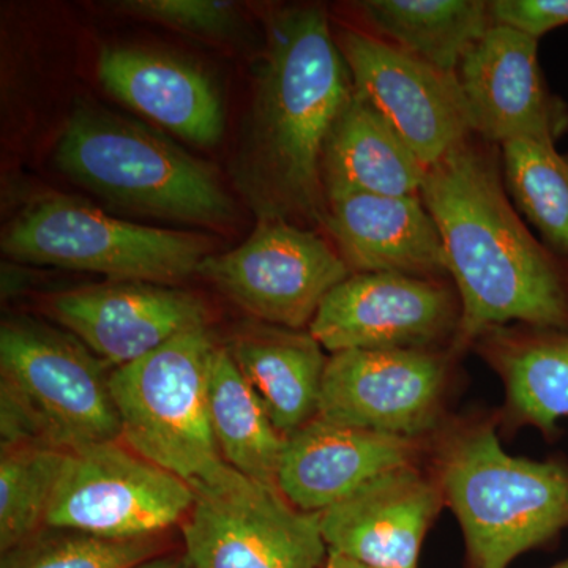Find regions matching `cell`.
<instances>
[{
	"instance_id": "obj_1",
	"label": "cell",
	"mask_w": 568,
	"mask_h": 568,
	"mask_svg": "<svg viewBox=\"0 0 568 568\" xmlns=\"http://www.w3.org/2000/svg\"><path fill=\"white\" fill-rule=\"evenodd\" d=\"M420 196L462 301L458 353L503 325L568 331V263L511 203L499 145L470 134L428 166Z\"/></svg>"
},
{
	"instance_id": "obj_2",
	"label": "cell",
	"mask_w": 568,
	"mask_h": 568,
	"mask_svg": "<svg viewBox=\"0 0 568 568\" xmlns=\"http://www.w3.org/2000/svg\"><path fill=\"white\" fill-rule=\"evenodd\" d=\"M353 92L323 7H284L268 17L252 111L233 171L260 222L323 227L324 142Z\"/></svg>"
},
{
	"instance_id": "obj_3",
	"label": "cell",
	"mask_w": 568,
	"mask_h": 568,
	"mask_svg": "<svg viewBox=\"0 0 568 568\" xmlns=\"http://www.w3.org/2000/svg\"><path fill=\"white\" fill-rule=\"evenodd\" d=\"M497 410L452 414L425 465L465 538L467 568H508L568 528V462L511 457Z\"/></svg>"
},
{
	"instance_id": "obj_4",
	"label": "cell",
	"mask_w": 568,
	"mask_h": 568,
	"mask_svg": "<svg viewBox=\"0 0 568 568\" xmlns=\"http://www.w3.org/2000/svg\"><path fill=\"white\" fill-rule=\"evenodd\" d=\"M61 173L129 211L222 227L235 205L209 164L148 126L81 103L55 142Z\"/></svg>"
},
{
	"instance_id": "obj_5",
	"label": "cell",
	"mask_w": 568,
	"mask_h": 568,
	"mask_svg": "<svg viewBox=\"0 0 568 568\" xmlns=\"http://www.w3.org/2000/svg\"><path fill=\"white\" fill-rule=\"evenodd\" d=\"M106 365L74 335L31 317L3 321L2 447L32 444L74 452L121 439Z\"/></svg>"
},
{
	"instance_id": "obj_6",
	"label": "cell",
	"mask_w": 568,
	"mask_h": 568,
	"mask_svg": "<svg viewBox=\"0 0 568 568\" xmlns=\"http://www.w3.org/2000/svg\"><path fill=\"white\" fill-rule=\"evenodd\" d=\"M216 349L209 327L193 328L110 377L122 443L192 488L215 480L230 466L209 416Z\"/></svg>"
},
{
	"instance_id": "obj_7",
	"label": "cell",
	"mask_w": 568,
	"mask_h": 568,
	"mask_svg": "<svg viewBox=\"0 0 568 568\" xmlns=\"http://www.w3.org/2000/svg\"><path fill=\"white\" fill-rule=\"evenodd\" d=\"M212 250L205 235L123 222L63 194L32 201L2 234V252L21 263L168 286L196 274Z\"/></svg>"
},
{
	"instance_id": "obj_8",
	"label": "cell",
	"mask_w": 568,
	"mask_h": 568,
	"mask_svg": "<svg viewBox=\"0 0 568 568\" xmlns=\"http://www.w3.org/2000/svg\"><path fill=\"white\" fill-rule=\"evenodd\" d=\"M193 489L182 526L190 567L320 568L327 562L321 514L295 507L276 485L227 466Z\"/></svg>"
},
{
	"instance_id": "obj_9",
	"label": "cell",
	"mask_w": 568,
	"mask_h": 568,
	"mask_svg": "<svg viewBox=\"0 0 568 568\" xmlns=\"http://www.w3.org/2000/svg\"><path fill=\"white\" fill-rule=\"evenodd\" d=\"M463 354L455 347L328 355L320 416L334 424L426 439L452 416Z\"/></svg>"
},
{
	"instance_id": "obj_10",
	"label": "cell",
	"mask_w": 568,
	"mask_h": 568,
	"mask_svg": "<svg viewBox=\"0 0 568 568\" xmlns=\"http://www.w3.org/2000/svg\"><path fill=\"white\" fill-rule=\"evenodd\" d=\"M196 274L261 323L304 331L353 272L316 230L267 220L237 248L204 257Z\"/></svg>"
},
{
	"instance_id": "obj_11",
	"label": "cell",
	"mask_w": 568,
	"mask_h": 568,
	"mask_svg": "<svg viewBox=\"0 0 568 568\" xmlns=\"http://www.w3.org/2000/svg\"><path fill=\"white\" fill-rule=\"evenodd\" d=\"M194 489L121 439L69 452L48 528L104 538H149L189 515Z\"/></svg>"
},
{
	"instance_id": "obj_12",
	"label": "cell",
	"mask_w": 568,
	"mask_h": 568,
	"mask_svg": "<svg viewBox=\"0 0 568 568\" xmlns=\"http://www.w3.org/2000/svg\"><path fill=\"white\" fill-rule=\"evenodd\" d=\"M462 313L452 280L353 274L324 298L308 332L331 354L455 347Z\"/></svg>"
},
{
	"instance_id": "obj_13",
	"label": "cell",
	"mask_w": 568,
	"mask_h": 568,
	"mask_svg": "<svg viewBox=\"0 0 568 568\" xmlns=\"http://www.w3.org/2000/svg\"><path fill=\"white\" fill-rule=\"evenodd\" d=\"M336 44L364 99L432 166L473 134L457 73H447L353 26L334 29Z\"/></svg>"
},
{
	"instance_id": "obj_14",
	"label": "cell",
	"mask_w": 568,
	"mask_h": 568,
	"mask_svg": "<svg viewBox=\"0 0 568 568\" xmlns=\"http://www.w3.org/2000/svg\"><path fill=\"white\" fill-rule=\"evenodd\" d=\"M473 134L491 144L529 140L556 144L568 133V104L549 89L538 40L493 24L457 70Z\"/></svg>"
},
{
	"instance_id": "obj_15",
	"label": "cell",
	"mask_w": 568,
	"mask_h": 568,
	"mask_svg": "<svg viewBox=\"0 0 568 568\" xmlns=\"http://www.w3.org/2000/svg\"><path fill=\"white\" fill-rule=\"evenodd\" d=\"M48 308L82 345L115 368L209 324L207 305L197 295L148 282L67 291L54 295Z\"/></svg>"
},
{
	"instance_id": "obj_16",
	"label": "cell",
	"mask_w": 568,
	"mask_h": 568,
	"mask_svg": "<svg viewBox=\"0 0 568 568\" xmlns=\"http://www.w3.org/2000/svg\"><path fill=\"white\" fill-rule=\"evenodd\" d=\"M424 465L388 470L321 514L328 552L368 568H418L426 534L444 510Z\"/></svg>"
},
{
	"instance_id": "obj_17",
	"label": "cell",
	"mask_w": 568,
	"mask_h": 568,
	"mask_svg": "<svg viewBox=\"0 0 568 568\" xmlns=\"http://www.w3.org/2000/svg\"><path fill=\"white\" fill-rule=\"evenodd\" d=\"M428 437L388 435L317 416L286 437L276 487L301 510L323 514L396 467L424 465Z\"/></svg>"
},
{
	"instance_id": "obj_18",
	"label": "cell",
	"mask_w": 568,
	"mask_h": 568,
	"mask_svg": "<svg viewBox=\"0 0 568 568\" xmlns=\"http://www.w3.org/2000/svg\"><path fill=\"white\" fill-rule=\"evenodd\" d=\"M321 230L353 274L450 280L439 227L420 194L335 197Z\"/></svg>"
},
{
	"instance_id": "obj_19",
	"label": "cell",
	"mask_w": 568,
	"mask_h": 568,
	"mask_svg": "<svg viewBox=\"0 0 568 568\" xmlns=\"http://www.w3.org/2000/svg\"><path fill=\"white\" fill-rule=\"evenodd\" d=\"M97 77L119 102L182 140L213 145L222 138V99L211 78L193 63L144 48L104 47Z\"/></svg>"
},
{
	"instance_id": "obj_20",
	"label": "cell",
	"mask_w": 568,
	"mask_h": 568,
	"mask_svg": "<svg viewBox=\"0 0 568 568\" xmlns=\"http://www.w3.org/2000/svg\"><path fill=\"white\" fill-rule=\"evenodd\" d=\"M470 351L506 392L497 409L500 432L536 428L555 439L560 418L568 417V331L503 325L478 335Z\"/></svg>"
},
{
	"instance_id": "obj_21",
	"label": "cell",
	"mask_w": 568,
	"mask_h": 568,
	"mask_svg": "<svg viewBox=\"0 0 568 568\" xmlns=\"http://www.w3.org/2000/svg\"><path fill=\"white\" fill-rule=\"evenodd\" d=\"M428 166L361 97L351 95L325 138V200L347 194H420Z\"/></svg>"
},
{
	"instance_id": "obj_22",
	"label": "cell",
	"mask_w": 568,
	"mask_h": 568,
	"mask_svg": "<svg viewBox=\"0 0 568 568\" xmlns=\"http://www.w3.org/2000/svg\"><path fill=\"white\" fill-rule=\"evenodd\" d=\"M226 347L284 439L317 417L328 357L308 331L254 325Z\"/></svg>"
},
{
	"instance_id": "obj_23",
	"label": "cell",
	"mask_w": 568,
	"mask_h": 568,
	"mask_svg": "<svg viewBox=\"0 0 568 568\" xmlns=\"http://www.w3.org/2000/svg\"><path fill=\"white\" fill-rule=\"evenodd\" d=\"M364 31L436 69L457 73L493 26L485 0H364L353 3Z\"/></svg>"
},
{
	"instance_id": "obj_24",
	"label": "cell",
	"mask_w": 568,
	"mask_h": 568,
	"mask_svg": "<svg viewBox=\"0 0 568 568\" xmlns=\"http://www.w3.org/2000/svg\"><path fill=\"white\" fill-rule=\"evenodd\" d=\"M209 416L224 462L253 480L276 485L286 439L276 432L227 347L219 346L213 355Z\"/></svg>"
},
{
	"instance_id": "obj_25",
	"label": "cell",
	"mask_w": 568,
	"mask_h": 568,
	"mask_svg": "<svg viewBox=\"0 0 568 568\" xmlns=\"http://www.w3.org/2000/svg\"><path fill=\"white\" fill-rule=\"evenodd\" d=\"M500 152L511 203L540 241L568 263V153L551 142L529 140L506 142Z\"/></svg>"
},
{
	"instance_id": "obj_26",
	"label": "cell",
	"mask_w": 568,
	"mask_h": 568,
	"mask_svg": "<svg viewBox=\"0 0 568 568\" xmlns=\"http://www.w3.org/2000/svg\"><path fill=\"white\" fill-rule=\"evenodd\" d=\"M69 452L32 446L2 447L0 455V551L48 528V515Z\"/></svg>"
},
{
	"instance_id": "obj_27",
	"label": "cell",
	"mask_w": 568,
	"mask_h": 568,
	"mask_svg": "<svg viewBox=\"0 0 568 568\" xmlns=\"http://www.w3.org/2000/svg\"><path fill=\"white\" fill-rule=\"evenodd\" d=\"M156 555L155 537L119 540L80 530L44 528L2 552L0 568H132Z\"/></svg>"
},
{
	"instance_id": "obj_28",
	"label": "cell",
	"mask_w": 568,
	"mask_h": 568,
	"mask_svg": "<svg viewBox=\"0 0 568 568\" xmlns=\"http://www.w3.org/2000/svg\"><path fill=\"white\" fill-rule=\"evenodd\" d=\"M118 9L141 20L204 37L227 36L239 21L235 3L216 0H129L119 2Z\"/></svg>"
},
{
	"instance_id": "obj_29",
	"label": "cell",
	"mask_w": 568,
	"mask_h": 568,
	"mask_svg": "<svg viewBox=\"0 0 568 568\" xmlns=\"http://www.w3.org/2000/svg\"><path fill=\"white\" fill-rule=\"evenodd\" d=\"M493 24L508 26L540 40L568 24V0H493Z\"/></svg>"
},
{
	"instance_id": "obj_30",
	"label": "cell",
	"mask_w": 568,
	"mask_h": 568,
	"mask_svg": "<svg viewBox=\"0 0 568 568\" xmlns=\"http://www.w3.org/2000/svg\"><path fill=\"white\" fill-rule=\"evenodd\" d=\"M132 568H192L185 556H155V558L144 560Z\"/></svg>"
},
{
	"instance_id": "obj_31",
	"label": "cell",
	"mask_w": 568,
	"mask_h": 568,
	"mask_svg": "<svg viewBox=\"0 0 568 568\" xmlns=\"http://www.w3.org/2000/svg\"><path fill=\"white\" fill-rule=\"evenodd\" d=\"M325 568H368L362 566V564L354 562V560L343 558V556L335 555V552H328L327 562Z\"/></svg>"
},
{
	"instance_id": "obj_32",
	"label": "cell",
	"mask_w": 568,
	"mask_h": 568,
	"mask_svg": "<svg viewBox=\"0 0 568 568\" xmlns=\"http://www.w3.org/2000/svg\"><path fill=\"white\" fill-rule=\"evenodd\" d=\"M549 568H568V559L562 560V562L556 564V566L549 567Z\"/></svg>"
}]
</instances>
